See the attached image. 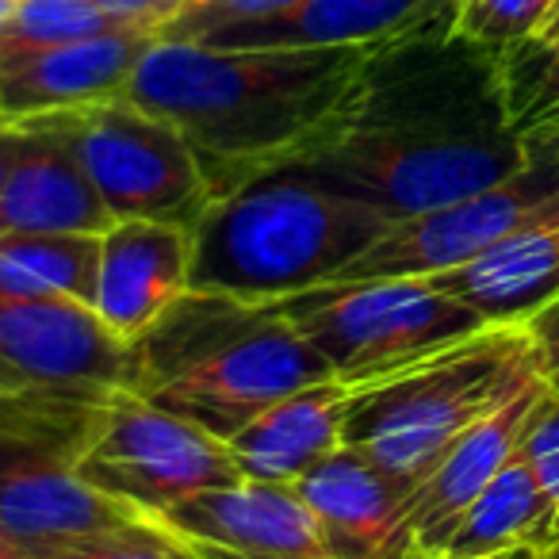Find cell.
<instances>
[{
	"mask_svg": "<svg viewBox=\"0 0 559 559\" xmlns=\"http://www.w3.org/2000/svg\"><path fill=\"white\" fill-rule=\"evenodd\" d=\"M127 345L73 299L0 296V399L123 388Z\"/></svg>",
	"mask_w": 559,
	"mask_h": 559,
	"instance_id": "obj_11",
	"label": "cell"
},
{
	"mask_svg": "<svg viewBox=\"0 0 559 559\" xmlns=\"http://www.w3.org/2000/svg\"><path fill=\"white\" fill-rule=\"evenodd\" d=\"M16 9H20V0H0V24H4Z\"/></svg>",
	"mask_w": 559,
	"mask_h": 559,
	"instance_id": "obj_34",
	"label": "cell"
},
{
	"mask_svg": "<svg viewBox=\"0 0 559 559\" xmlns=\"http://www.w3.org/2000/svg\"><path fill=\"white\" fill-rule=\"evenodd\" d=\"M223 4H230V0H188V9L180 12V20L200 16V12H215V9H223Z\"/></svg>",
	"mask_w": 559,
	"mask_h": 559,
	"instance_id": "obj_33",
	"label": "cell"
},
{
	"mask_svg": "<svg viewBox=\"0 0 559 559\" xmlns=\"http://www.w3.org/2000/svg\"><path fill=\"white\" fill-rule=\"evenodd\" d=\"M536 380L525 326H487L353 391L345 444L414 490L467 429Z\"/></svg>",
	"mask_w": 559,
	"mask_h": 559,
	"instance_id": "obj_5",
	"label": "cell"
},
{
	"mask_svg": "<svg viewBox=\"0 0 559 559\" xmlns=\"http://www.w3.org/2000/svg\"><path fill=\"white\" fill-rule=\"evenodd\" d=\"M157 521L203 559H334L311 506L288 483H226L173 506Z\"/></svg>",
	"mask_w": 559,
	"mask_h": 559,
	"instance_id": "obj_12",
	"label": "cell"
},
{
	"mask_svg": "<svg viewBox=\"0 0 559 559\" xmlns=\"http://www.w3.org/2000/svg\"><path fill=\"white\" fill-rule=\"evenodd\" d=\"M391 226L314 157L284 162L218 195L195 223L192 292L280 304L326 288Z\"/></svg>",
	"mask_w": 559,
	"mask_h": 559,
	"instance_id": "obj_3",
	"label": "cell"
},
{
	"mask_svg": "<svg viewBox=\"0 0 559 559\" xmlns=\"http://www.w3.org/2000/svg\"><path fill=\"white\" fill-rule=\"evenodd\" d=\"M559 73V9L536 35L521 39L518 47L498 55V85H502V104H518L525 93H533L540 81Z\"/></svg>",
	"mask_w": 559,
	"mask_h": 559,
	"instance_id": "obj_26",
	"label": "cell"
},
{
	"mask_svg": "<svg viewBox=\"0 0 559 559\" xmlns=\"http://www.w3.org/2000/svg\"><path fill=\"white\" fill-rule=\"evenodd\" d=\"M100 234H0V296L96 304Z\"/></svg>",
	"mask_w": 559,
	"mask_h": 559,
	"instance_id": "obj_22",
	"label": "cell"
},
{
	"mask_svg": "<svg viewBox=\"0 0 559 559\" xmlns=\"http://www.w3.org/2000/svg\"><path fill=\"white\" fill-rule=\"evenodd\" d=\"M441 24H456V0H304L276 16L203 32L195 43H211V47H380V43Z\"/></svg>",
	"mask_w": 559,
	"mask_h": 559,
	"instance_id": "obj_18",
	"label": "cell"
},
{
	"mask_svg": "<svg viewBox=\"0 0 559 559\" xmlns=\"http://www.w3.org/2000/svg\"><path fill=\"white\" fill-rule=\"evenodd\" d=\"M0 559H35V556L9 533V528L0 525Z\"/></svg>",
	"mask_w": 559,
	"mask_h": 559,
	"instance_id": "obj_32",
	"label": "cell"
},
{
	"mask_svg": "<svg viewBox=\"0 0 559 559\" xmlns=\"http://www.w3.org/2000/svg\"><path fill=\"white\" fill-rule=\"evenodd\" d=\"M96 9L111 20V27L146 32L162 39L180 20V12L188 9V0H96Z\"/></svg>",
	"mask_w": 559,
	"mask_h": 559,
	"instance_id": "obj_29",
	"label": "cell"
},
{
	"mask_svg": "<svg viewBox=\"0 0 559 559\" xmlns=\"http://www.w3.org/2000/svg\"><path fill=\"white\" fill-rule=\"evenodd\" d=\"M16 154H20V127L9 123V119H0V192H4V185H9Z\"/></svg>",
	"mask_w": 559,
	"mask_h": 559,
	"instance_id": "obj_31",
	"label": "cell"
},
{
	"mask_svg": "<svg viewBox=\"0 0 559 559\" xmlns=\"http://www.w3.org/2000/svg\"><path fill=\"white\" fill-rule=\"evenodd\" d=\"M100 32H111V20L96 0H20V9L0 24V73Z\"/></svg>",
	"mask_w": 559,
	"mask_h": 559,
	"instance_id": "obj_23",
	"label": "cell"
},
{
	"mask_svg": "<svg viewBox=\"0 0 559 559\" xmlns=\"http://www.w3.org/2000/svg\"><path fill=\"white\" fill-rule=\"evenodd\" d=\"M43 119L70 139L73 154L81 157L116 223L150 218L195 230V223L215 203L192 142L127 96Z\"/></svg>",
	"mask_w": 559,
	"mask_h": 559,
	"instance_id": "obj_8",
	"label": "cell"
},
{
	"mask_svg": "<svg viewBox=\"0 0 559 559\" xmlns=\"http://www.w3.org/2000/svg\"><path fill=\"white\" fill-rule=\"evenodd\" d=\"M280 311L322 353L334 380L365 388L395 376L487 322L429 280H342L280 299Z\"/></svg>",
	"mask_w": 559,
	"mask_h": 559,
	"instance_id": "obj_7",
	"label": "cell"
},
{
	"mask_svg": "<svg viewBox=\"0 0 559 559\" xmlns=\"http://www.w3.org/2000/svg\"><path fill=\"white\" fill-rule=\"evenodd\" d=\"M559 215V150H533L513 177L444 203L426 215L395 223L368 253H360L342 280H399V276H437L472 257L487 253L521 226Z\"/></svg>",
	"mask_w": 559,
	"mask_h": 559,
	"instance_id": "obj_10",
	"label": "cell"
},
{
	"mask_svg": "<svg viewBox=\"0 0 559 559\" xmlns=\"http://www.w3.org/2000/svg\"><path fill=\"white\" fill-rule=\"evenodd\" d=\"M296 487L334 559H406L403 513L411 487L391 479L360 449L342 444Z\"/></svg>",
	"mask_w": 559,
	"mask_h": 559,
	"instance_id": "obj_16",
	"label": "cell"
},
{
	"mask_svg": "<svg viewBox=\"0 0 559 559\" xmlns=\"http://www.w3.org/2000/svg\"><path fill=\"white\" fill-rule=\"evenodd\" d=\"M185 292H192V226L119 218L100 234L93 311L123 345L139 342Z\"/></svg>",
	"mask_w": 559,
	"mask_h": 559,
	"instance_id": "obj_14",
	"label": "cell"
},
{
	"mask_svg": "<svg viewBox=\"0 0 559 559\" xmlns=\"http://www.w3.org/2000/svg\"><path fill=\"white\" fill-rule=\"evenodd\" d=\"M506 119L528 150H559V73L510 104Z\"/></svg>",
	"mask_w": 559,
	"mask_h": 559,
	"instance_id": "obj_28",
	"label": "cell"
},
{
	"mask_svg": "<svg viewBox=\"0 0 559 559\" xmlns=\"http://www.w3.org/2000/svg\"><path fill=\"white\" fill-rule=\"evenodd\" d=\"M556 9L559 0H456V35L498 58L540 32Z\"/></svg>",
	"mask_w": 559,
	"mask_h": 559,
	"instance_id": "obj_24",
	"label": "cell"
},
{
	"mask_svg": "<svg viewBox=\"0 0 559 559\" xmlns=\"http://www.w3.org/2000/svg\"><path fill=\"white\" fill-rule=\"evenodd\" d=\"M548 395L544 380L528 383L525 391L498 406L495 414L472 426L441 460L433 472L406 495L403 513V544L406 559H441L456 521L467 513V506L487 490V483L502 472L506 460L518 452L525 426L540 399Z\"/></svg>",
	"mask_w": 559,
	"mask_h": 559,
	"instance_id": "obj_13",
	"label": "cell"
},
{
	"mask_svg": "<svg viewBox=\"0 0 559 559\" xmlns=\"http://www.w3.org/2000/svg\"><path fill=\"white\" fill-rule=\"evenodd\" d=\"M556 544L551 502L525 452H513L502 472L456 521L441 559H498L513 551H548Z\"/></svg>",
	"mask_w": 559,
	"mask_h": 559,
	"instance_id": "obj_21",
	"label": "cell"
},
{
	"mask_svg": "<svg viewBox=\"0 0 559 559\" xmlns=\"http://www.w3.org/2000/svg\"><path fill=\"white\" fill-rule=\"evenodd\" d=\"M20 127V154L0 192V234H104L116 218L104 207L70 139L47 119Z\"/></svg>",
	"mask_w": 559,
	"mask_h": 559,
	"instance_id": "obj_17",
	"label": "cell"
},
{
	"mask_svg": "<svg viewBox=\"0 0 559 559\" xmlns=\"http://www.w3.org/2000/svg\"><path fill=\"white\" fill-rule=\"evenodd\" d=\"M353 391V383L330 376L276 399L269 411L246 421L226 441L241 479L296 487L311 467L345 444Z\"/></svg>",
	"mask_w": 559,
	"mask_h": 559,
	"instance_id": "obj_19",
	"label": "cell"
},
{
	"mask_svg": "<svg viewBox=\"0 0 559 559\" xmlns=\"http://www.w3.org/2000/svg\"><path fill=\"white\" fill-rule=\"evenodd\" d=\"M368 55L154 39L123 96L192 142L218 200L257 173L322 154L357 104Z\"/></svg>",
	"mask_w": 559,
	"mask_h": 559,
	"instance_id": "obj_2",
	"label": "cell"
},
{
	"mask_svg": "<svg viewBox=\"0 0 559 559\" xmlns=\"http://www.w3.org/2000/svg\"><path fill=\"white\" fill-rule=\"evenodd\" d=\"M521 326H525V337L533 345V360L544 388L559 399V296H551L544 307H536Z\"/></svg>",
	"mask_w": 559,
	"mask_h": 559,
	"instance_id": "obj_30",
	"label": "cell"
},
{
	"mask_svg": "<svg viewBox=\"0 0 559 559\" xmlns=\"http://www.w3.org/2000/svg\"><path fill=\"white\" fill-rule=\"evenodd\" d=\"M330 376L322 353L280 304L185 292L127 345L123 388L230 441L276 399Z\"/></svg>",
	"mask_w": 559,
	"mask_h": 559,
	"instance_id": "obj_4",
	"label": "cell"
},
{
	"mask_svg": "<svg viewBox=\"0 0 559 559\" xmlns=\"http://www.w3.org/2000/svg\"><path fill=\"white\" fill-rule=\"evenodd\" d=\"M521 452H525L544 495H548L551 518H556V540H559V399L551 391L540 399V406L528 418L525 437H521Z\"/></svg>",
	"mask_w": 559,
	"mask_h": 559,
	"instance_id": "obj_27",
	"label": "cell"
},
{
	"mask_svg": "<svg viewBox=\"0 0 559 559\" xmlns=\"http://www.w3.org/2000/svg\"><path fill=\"white\" fill-rule=\"evenodd\" d=\"M50 559H203L185 536L157 518H134L108 533L85 536Z\"/></svg>",
	"mask_w": 559,
	"mask_h": 559,
	"instance_id": "obj_25",
	"label": "cell"
},
{
	"mask_svg": "<svg viewBox=\"0 0 559 559\" xmlns=\"http://www.w3.org/2000/svg\"><path fill=\"white\" fill-rule=\"evenodd\" d=\"M154 39L157 35L111 27V32L27 58L16 70L0 73V119L27 123V119L116 100L131 85V73L139 70Z\"/></svg>",
	"mask_w": 559,
	"mask_h": 559,
	"instance_id": "obj_15",
	"label": "cell"
},
{
	"mask_svg": "<svg viewBox=\"0 0 559 559\" xmlns=\"http://www.w3.org/2000/svg\"><path fill=\"white\" fill-rule=\"evenodd\" d=\"M81 479L146 518H162L173 506L238 483L241 475L226 441L116 388L104 399L81 456Z\"/></svg>",
	"mask_w": 559,
	"mask_h": 559,
	"instance_id": "obj_9",
	"label": "cell"
},
{
	"mask_svg": "<svg viewBox=\"0 0 559 559\" xmlns=\"http://www.w3.org/2000/svg\"><path fill=\"white\" fill-rule=\"evenodd\" d=\"M111 391H24L0 399V525L35 559L146 513L81 479V456Z\"/></svg>",
	"mask_w": 559,
	"mask_h": 559,
	"instance_id": "obj_6",
	"label": "cell"
},
{
	"mask_svg": "<svg viewBox=\"0 0 559 559\" xmlns=\"http://www.w3.org/2000/svg\"><path fill=\"white\" fill-rule=\"evenodd\" d=\"M421 280L472 307L487 326H521L559 296V215L521 226L467 264Z\"/></svg>",
	"mask_w": 559,
	"mask_h": 559,
	"instance_id": "obj_20",
	"label": "cell"
},
{
	"mask_svg": "<svg viewBox=\"0 0 559 559\" xmlns=\"http://www.w3.org/2000/svg\"><path fill=\"white\" fill-rule=\"evenodd\" d=\"M528 157L506 119L498 58L441 24L372 47L349 119L314 162L403 223L513 177Z\"/></svg>",
	"mask_w": 559,
	"mask_h": 559,
	"instance_id": "obj_1",
	"label": "cell"
},
{
	"mask_svg": "<svg viewBox=\"0 0 559 559\" xmlns=\"http://www.w3.org/2000/svg\"><path fill=\"white\" fill-rule=\"evenodd\" d=\"M536 559H559V540H556V544H551V548H548V551H544V556H536Z\"/></svg>",
	"mask_w": 559,
	"mask_h": 559,
	"instance_id": "obj_35",
	"label": "cell"
}]
</instances>
